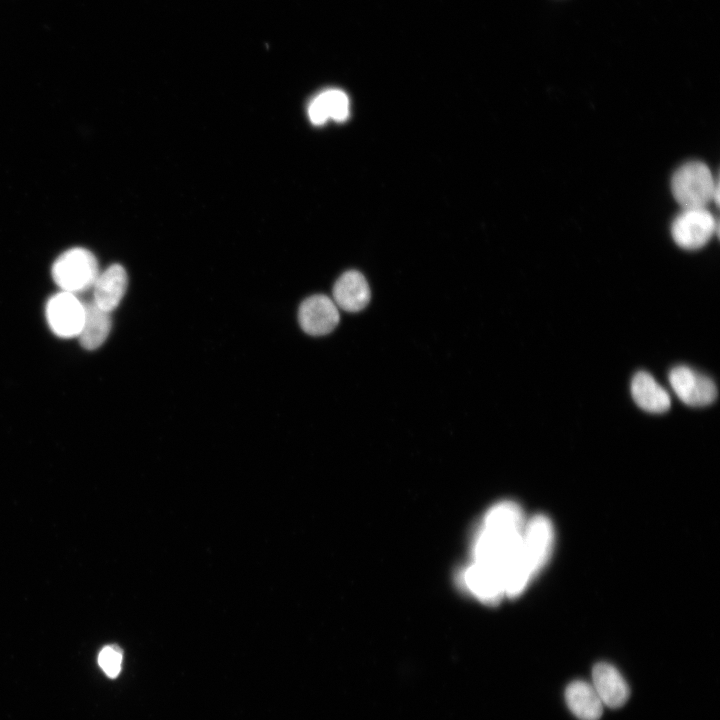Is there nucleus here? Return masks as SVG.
I'll return each instance as SVG.
<instances>
[{
    "instance_id": "nucleus-1",
    "label": "nucleus",
    "mask_w": 720,
    "mask_h": 720,
    "mask_svg": "<svg viewBox=\"0 0 720 720\" xmlns=\"http://www.w3.org/2000/svg\"><path fill=\"white\" fill-rule=\"evenodd\" d=\"M526 523L520 506L502 501L489 509L473 545L474 563L496 574L505 591L506 573Z\"/></svg>"
},
{
    "instance_id": "nucleus-2",
    "label": "nucleus",
    "mask_w": 720,
    "mask_h": 720,
    "mask_svg": "<svg viewBox=\"0 0 720 720\" xmlns=\"http://www.w3.org/2000/svg\"><path fill=\"white\" fill-rule=\"evenodd\" d=\"M550 519L537 514L526 520L522 536L505 577V596L522 593L549 560L554 546Z\"/></svg>"
},
{
    "instance_id": "nucleus-3",
    "label": "nucleus",
    "mask_w": 720,
    "mask_h": 720,
    "mask_svg": "<svg viewBox=\"0 0 720 720\" xmlns=\"http://www.w3.org/2000/svg\"><path fill=\"white\" fill-rule=\"evenodd\" d=\"M672 194L683 209L706 208L712 200L718 202L719 186L708 166L691 161L680 166L671 181Z\"/></svg>"
},
{
    "instance_id": "nucleus-4",
    "label": "nucleus",
    "mask_w": 720,
    "mask_h": 720,
    "mask_svg": "<svg viewBox=\"0 0 720 720\" xmlns=\"http://www.w3.org/2000/svg\"><path fill=\"white\" fill-rule=\"evenodd\" d=\"M51 274L62 291L76 294L93 287L99 274L98 263L89 250L72 248L56 259Z\"/></svg>"
},
{
    "instance_id": "nucleus-5",
    "label": "nucleus",
    "mask_w": 720,
    "mask_h": 720,
    "mask_svg": "<svg viewBox=\"0 0 720 720\" xmlns=\"http://www.w3.org/2000/svg\"><path fill=\"white\" fill-rule=\"evenodd\" d=\"M717 232L718 223L706 208L683 209L671 226L674 242L687 250L703 247Z\"/></svg>"
},
{
    "instance_id": "nucleus-6",
    "label": "nucleus",
    "mask_w": 720,
    "mask_h": 720,
    "mask_svg": "<svg viewBox=\"0 0 720 720\" xmlns=\"http://www.w3.org/2000/svg\"><path fill=\"white\" fill-rule=\"evenodd\" d=\"M46 319L52 332L62 338L79 335L84 318V303L73 293L61 291L46 304Z\"/></svg>"
},
{
    "instance_id": "nucleus-7",
    "label": "nucleus",
    "mask_w": 720,
    "mask_h": 720,
    "mask_svg": "<svg viewBox=\"0 0 720 720\" xmlns=\"http://www.w3.org/2000/svg\"><path fill=\"white\" fill-rule=\"evenodd\" d=\"M669 382L678 398L686 405L702 407L717 396L714 382L687 366H676L669 373Z\"/></svg>"
},
{
    "instance_id": "nucleus-8",
    "label": "nucleus",
    "mask_w": 720,
    "mask_h": 720,
    "mask_svg": "<svg viewBox=\"0 0 720 720\" xmlns=\"http://www.w3.org/2000/svg\"><path fill=\"white\" fill-rule=\"evenodd\" d=\"M340 320L335 302L325 295L306 298L298 309V321L309 335H326L334 330Z\"/></svg>"
},
{
    "instance_id": "nucleus-9",
    "label": "nucleus",
    "mask_w": 720,
    "mask_h": 720,
    "mask_svg": "<svg viewBox=\"0 0 720 720\" xmlns=\"http://www.w3.org/2000/svg\"><path fill=\"white\" fill-rule=\"evenodd\" d=\"M592 686L603 705L612 709L622 707L630 696L629 686L619 672L610 663L599 662L592 669Z\"/></svg>"
},
{
    "instance_id": "nucleus-10",
    "label": "nucleus",
    "mask_w": 720,
    "mask_h": 720,
    "mask_svg": "<svg viewBox=\"0 0 720 720\" xmlns=\"http://www.w3.org/2000/svg\"><path fill=\"white\" fill-rule=\"evenodd\" d=\"M128 284L126 270L120 264L110 265L103 272H99L93 285V302L111 313L118 307L124 297Z\"/></svg>"
},
{
    "instance_id": "nucleus-11",
    "label": "nucleus",
    "mask_w": 720,
    "mask_h": 720,
    "mask_svg": "<svg viewBox=\"0 0 720 720\" xmlns=\"http://www.w3.org/2000/svg\"><path fill=\"white\" fill-rule=\"evenodd\" d=\"M333 301L347 312H358L370 301V289L365 277L358 271L344 272L333 287Z\"/></svg>"
},
{
    "instance_id": "nucleus-12",
    "label": "nucleus",
    "mask_w": 720,
    "mask_h": 720,
    "mask_svg": "<svg viewBox=\"0 0 720 720\" xmlns=\"http://www.w3.org/2000/svg\"><path fill=\"white\" fill-rule=\"evenodd\" d=\"M565 701L572 714L579 720H599L603 703L592 684L574 680L565 689Z\"/></svg>"
},
{
    "instance_id": "nucleus-13",
    "label": "nucleus",
    "mask_w": 720,
    "mask_h": 720,
    "mask_svg": "<svg viewBox=\"0 0 720 720\" xmlns=\"http://www.w3.org/2000/svg\"><path fill=\"white\" fill-rule=\"evenodd\" d=\"M631 394L635 403L650 413H663L670 408L668 392L647 372L635 374L631 382Z\"/></svg>"
},
{
    "instance_id": "nucleus-14",
    "label": "nucleus",
    "mask_w": 720,
    "mask_h": 720,
    "mask_svg": "<svg viewBox=\"0 0 720 720\" xmlns=\"http://www.w3.org/2000/svg\"><path fill=\"white\" fill-rule=\"evenodd\" d=\"M110 313L98 307L93 301L84 303V318L79 338L86 350L99 348L107 339L111 330Z\"/></svg>"
},
{
    "instance_id": "nucleus-15",
    "label": "nucleus",
    "mask_w": 720,
    "mask_h": 720,
    "mask_svg": "<svg viewBox=\"0 0 720 720\" xmlns=\"http://www.w3.org/2000/svg\"><path fill=\"white\" fill-rule=\"evenodd\" d=\"M463 583L479 600L496 603L505 596L500 578L488 569L473 562L462 575Z\"/></svg>"
},
{
    "instance_id": "nucleus-16",
    "label": "nucleus",
    "mask_w": 720,
    "mask_h": 720,
    "mask_svg": "<svg viewBox=\"0 0 720 720\" xmlns=\"http://www.w3.org/2000/svg\"><path fill=\"white\" fill-rule=\"evenodd\" d=\"M322 102L328 118L345 121L349 115V99L340 89H328L317 95Z\"/></svg>"
},
{
    "instance_id": "nucleus-17",
    "label": "nucleus",
    "mask_w": 720,
    "mask_h": 720,
    "mask_svg": "<svg viewBox=\"0 0 720 720\" xmlns=\"http://www.w3.org/2000/svg\"><path fill=\"white\" fill-rule=\"evenodd\" d=\"M122 651L115 645L104 647L98 656V663L103 672L110 678H116L122 666Z\"/></svg>"
},
{
    "instance_id": "nucleus-18",
    "label": "nucleus",
    "mask_w": 720,
    "mask_h": 720,
    "mask_svg": "<svg viewBox=\"0 0 720 720\" xmlns=\"http://www.w3.org/2000/svg\"><path fill=\"white\" fill-rule=\"evenodd\" d=\"M308 115L315 125L324 124L329 118L319 97L316 96L308 107Z\"/></svg>"
}]
</instances>
